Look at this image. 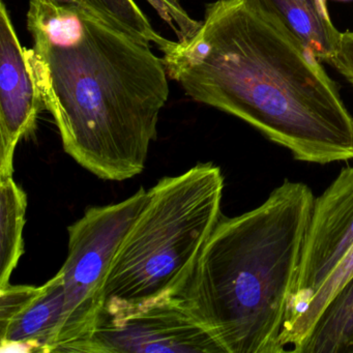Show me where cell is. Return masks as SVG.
<instances>
[{
    "instance_id": "obj_13",
    "label": "cell",
    "mask_w": 353,
    "mask_h": 353,
    "mask_svg": "<svg viewBox=\"0 0 353 353\" xmlns=\"http://www.w3.org/2000/svg\"><path fill=\"white\" fill-rule=\"evenodd\" d=\"M352 276L353 245L348 253L341 260L340 263L330 272V276L325 279L319 289L316 291L315 294L310 299L307 307L285 325L281 336V345L284 350H286V347L288 346H292V349L294 348L305 339L317 321L328 301Z\"/></svg>"
},
{
    "instance_id": "obj_17",
    "label": "cell",
    "mask_w": 353,
    "mask_h": 353,
    "mask_svg": "<svg viewBox=\"0 0 353 353\" xmlns=\"http://www.w3.org/2000/svg\"><path fill=\"white\" fill-rule=\"evenodd\" d=\"M330 65H334L353 85V32L341 34L336 57Z\"/></svg>"
},
{
    "instance_id": "obj_6",
    "label": "cell",
    "mask_w": 353,
    "mask_h": 353,
    "mask_svg": "<svg viewBox=\"0 0 353 353\" xmlns=\"http://www.w3.org/2000/svg\"><path fill=\"white\" fill-rule=\"evenodd\" d=\"M81 353H224L173 296L103 312Z\"/></svg>"
},
{
    "instance_id": "obj_4",
    "label": "cell",
    "mask_w": 353,
    "mask_h": 353,
    "mask_svg": "<svg viewBox=\"0 0 353 353\" xmlns=\"http://www.w3.org/2000/svg\"><path fill=\"white\" fill-rule=\"evenodd\" d=\"M223 191L222 171L212 163L148 190L111 266L103 312L172 296L183 286L222 216Z\"/></svg>"
},
{
    "instance_id": "obj_15",
    "label": "cell",
    "mask_w": 353,
    "mask_h": 353,
    "mask_svg": "<svg viewBox=\"0 0 353 353\" xmlns=\"http://www.w3.org/2000/svg\"><path fill=\"white\" fill-rule=\"evenodd\" d=\"M41 289L42 286L11 284L0 289V330L5 328L41 292Z\"/></svg>"
},
{
    "instance_id": "obj_7",
    "label": "cell",
    "mask_w": 353,
    "mask_h": 353,
    "mask_svg": "<svg viewBox=\"0 0 353 353\" xmlns=\"http://www.w3.org/2000/svg\"><path fill=\"white\" fill-rule=\"evenodd\" d=\"M352 245L353 166H348L314 201L286 324L307 307Z\"/></svg>"
},
{
    "instance_id": "obj_18",
    "label": "cell",
    "mask_w": 353,
    "mask_h": 353,
    "mask_svg": "<svg viewBox=\"0 0 353 353\" xmlns=\"http://www.w3.org/2000/svg\"><path fill=\"white\" fill-rule=\"evenodd\" d=\"M61 1H65V3H77V0H61Z\"/></svg>"
},
{
    "instance_id": "obj_3",
    "label": "cell",
    "mask_w": 353,
    "mask_h": 353,
    "mask_svg": "<svg viewBox=\"0 0 353 353\" xmlns=\"http://www.w3.org/2000/svg\"><path fill=\"white\" fill-rule=\"evenodd\" d=\"M311 188L285 179L241 216H221L183 286L172 295L224 353H282Z\"/></svg>"
},
{
    "instance_id": "obj_10",
    "label": "cell",
    "mask_w": 353,
    "mask_h": 353,
    "mask_svg": "<svg viewBox=\"0 0 353 353\" xmlns=\"http://www.w3.org/2000/svg\"><path fill=\"white\" fill-rule=\"evenodd\" d=\"M65 311L61 272L43 285L41 292L0 330L1 351L52 352Z\"/></svg>"
},
{
    "instance_id": "obj_9",
    "label": "cell",
    "mask_w": 353,
    "mask_h": 353,
    "mask_svg": "<svg viewBox=\"0 0 353 353\" xmlns=\"http://www.w3.org/2000/svg\"><path fill=\"white\" fill-rule=\"evenodd\" d=\"M292 39L314 59L332 63L341 32L328 15L325 0H243Z\"/></svg>"
},
{
    "instance_id": "obj_16",
    "label": "cell",
    "mask_w": 353,
    "mask_h": 353,
    "mask_svg": "<svg viewBox=\"0 0 353 353\" xmlns=\"http://www.w3.org/2000/svg\"><path fill=\"white\" fill-rule=\"evenodd\" d=\"M150 1L159 10L163 17H166L165 19L168 21H170L169 19L174 20L175 24L181 28L179 39L190 36L199 28L200 22L190 19L189 16L173 0H150Z\"/></svg>"
},
{
    "instance_id": "obj_14",
    "label": "cell",
    "mask_w": 353,
    "mask_h": 353,
    "mask_svg": "<svg viewBox=\"0 0 353 353\" xmlns=\"http://www.w3.org/2000/svg\"><path fill=\"white\" fill-rule=\"evenodd\" d=\"M77 3L128 34L154 43L159 48L167 42L152 28L135 0H77Z\"/></svg>"
},
{
    "instance_id": "obj_12",
    "label": "cell",
    "mask_w": 353,
    "mask_h": 353,
    "mask_svg": "<svg viewBox=\"0 0 353 353\" xmlns=\"http://www.w3.org/2000/svg\"><path fill=\"white\" fill-rule=\"evenodd\" d=\"M28 196L13 176L0 179V289L10 279L24 253L23 229Z\"/></svg>"
},
{
    "instance_id": "obj_2",
    "label": "cell",
    "mask_w": 353,
    "mask_h": 353,
    "mask_svg": "<svg viewBox=\"0 0 353 353\" xmlns=\"http://www.w3.org/2000/svg\"><path fill=\"white\" fill-rule=\"evenodd\" d=\"M159 49L188 96L239 117L295 160H353V117L336 83L243 0L210 3L193 34Z\"/></svg>"
},
{
    "instance_id": "obj_5",
    "label": "cell",
    "mask_w": 353,
    "mask_h": 353,
    "mask_svg": "<svg viewBox=\"0 0 353 353\" xmlns=\"http://www.w3.org/2000/svg\"><path fill=\"white\" fill-rule=\"evenodd\" d=\"M148 198L141 188L119 203L88 208L69 227V253L59 270L65 311L52 352H82L102 316L111 266Z\"/></svg>"
},
{
    "instance_id": "obj_19",
    "label": "cell",
    "mask_w": 353,
    "mask_h": 353,
    "mask_svg": "<svg viewBox=\"0 0 353 353\" xmlns=\"http://www.w3.org/2000/svg\"><path fill=\"white\" fill-rule=\"evenodd\" d=\"M325 1H326V0H325ZM342 1H344V0H342Z\"/></svg>"
},
{
    "instance_id": "obj_11",
    "label": "cell",
    "mask_w": 353,
    "mask_h": 353,
    "mask_svg": "<svg viewBox=\"0 0 353 353\" xmlns=\"http://www.w3.org/2000/svg\"><path fill=\"white\" fill-rule=\"evenodd\" d=\"M295 353H353V276L332 296Z\"/></svg>"
},
{
    "instance_id": "obj_1",
    "label": "cell",
    "mask_w": 353,
    "mask_h": 353,
    "mask_svg": "<svg viewBox=\"0 0 353 353\" xmlns=\"http://www.w3.org/2000/svg\"><path fill=\"white\" fill-rule=\"evenodd\" d=\"M28 65L63 150L106 181L142 173L168 101V73L150 43L86 8L30 0Z\"/></svg>"
},
{
    "instance_id": "obj_8",
    "label": "cell",
    "mask_w": 353,
    "mask_h": 353,
    "mask_svg": "<svg viewBox=\"0 0 353 353\" xmlns=\"http://www.w3.org/2000/svg\"><path fill=\"white\" fill-rule=\"evenodd\" d=\"M44 108L9 11L0 6V179L13 176L16 148Z\"/></svg>"
}]
</instances>
